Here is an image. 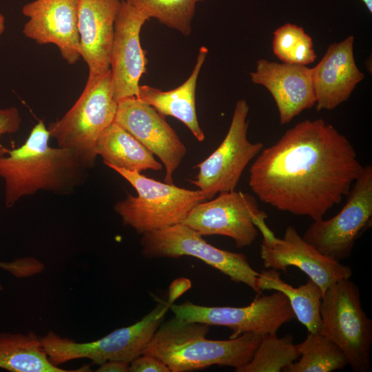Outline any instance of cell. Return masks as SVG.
Masks as SVG:
<instances>
[{
	"mask_svg": "<svg viewBox=\"0 0 372 372\" xmlns=\"http://www.w3.org/2000/svg\"><path fill=\"white\" fill-rule=\"evenodd\" d=\"M50 138L47 127L40 120L23 145L0 156L7 207L40 190L70 194L87 180L90 168L72 149L50 146Z\"/></svg>",
	"mask_w": 372,
	"mask_h": 372,
	"instance_id": "7a4b0ae2",
	"label": "cell"
},
{
	"mask_svg": "<svg viewBox=\"0 0 372 372\" xmlns=\"http://www.w3.org/2000/svg\"><path fill=\"white\" fill-rule=\"evenodd\" d=\"M300 356L293 337L278 338L276 333L262 335L251 360L236 372H279Z\"/></svg>",
	"mask_w": 372,
	"mask_h": 372,
	"instance_id": "d4e9b609",
	"label": "cell"
},
{
	"mask_svg": "<svg viewBox=\"0 0 372 372\" xmlns=\"http://www.w3.org/2000/svg\"><path fill=\"white\" fill-rule=\"evenodd\" d=\"M79 0H34L26 3L22 13L29 20L23 34L39 44H54L68 63L81 57L78 31Z\"/></svg>",
	"mask_w": 372,
	"mask_h": 372,
	"instance_id": "2e32d148",
	"label": "cell"
},
{
	"mask_svg": "<svg viewBox=\"0 0 372 372\" xmlns=\"http://www.w3.org/2000/svg\"><path fill=\"white\" fill-rule=\"evenodd\" d=\"M19 264L17 259L10 262H1L0 269H3L12 275H14L18 269Z\"/></svg>",
	"mask_w": 372,
	"mask_h": 372,
	"instance_id": "4dcf8cb0",
	"label": "cell"
},
{
	"mask_svg": "<svg viewBox=\"0 0 372 372\" xmlns=\"http://www.w3.org/2000/svg\"><path fill=\"white\" fill-rule=\"evenodd\" d=\"M347 196L335 216L313 220L302 236L321 254L339 262L350 256L355 241L371 226V165L363 166Z\"/></svg>",
	"mask_w": 372,
	"mask_h": 372,
	"instance_id": "9c48e42d",
	"label": "cell"
},
{
	"mask_svg": "<svg viewBox=\"0 0 372 372\" xmlns=\"http://www.w3.org/2000/svg\"><path fill=\"white\" fill-rule=\"evenodd\" d=\"M5 30V18L2 14L0 13V36L3 33Z\"/></svg>",
	"mask_w": 372,
	"mask_h": 372,
	"instance_id": "1f68e13d",
	"label": "cell"
},
{
	"mask_svg": "<svg viewBox=\"0 0 372 372\" xmlns=\"http://www.w3.org/2000/svg\"><path fill=\"white\" fill-rule=\"evenodd\" d=\"M130 363L110 360L99 364L97 372H129Z\"/></svg>",
	"mask_w": 372,
	"mask_h": 372,
	"instance_id": "f546056e",
	"label": "cell"
},
{
	"mask_svg": "<svg viewBox=\"0 0 372 372\" xmlns=\"http://www.w3.org/2000/svg\"><path fill=\"white\" fill-rule=\"evenodd\" d=\"M117 106L110 70L94 83L85 85L72 107L61 118L48 124L50 136L59 147L72 149L90 169L97 157L96 141L114 123Z\"/></svg>",
	"mask_w": 372,
	"mask_h": 372,
	"instance_id": "5b68a950",
	"label": "cell"
},
{
	"mask_svg": "<svg viewBox=\"0 0 372 372\" xmlns=\"http://www.w3.org/2000/svg\"><path fill=\"white\" fill-rule=\"evenodd\" d=\"M116 123L162 162L165 183L173 184V174L187 154V147L165 116L136 96L118 101Z\"/></svg>",
	"mask_w": 372,
	"mask_h": 372,
	"instance_id": "5bb4252c",
	"label": "cell"
},
{
	"mask_svg": "<svg viewBox=\"0 0 372 372\" xmlns=\"http://www.w3.org/2000/svg\"><path fill=\"white\" fill-rule=\"evenodd\" d=\"M3 290V286L0 284V291Z\"/></svg>",
	"mask_w": 372,
	"mask_h": 372,
	"instance_id": "836d02e7",
	"label": "cell"
},
{
	"mask_svg": "<svg viewBox=\"0 0 372 372\" xmlns=\"http://www.w3.org/2000/svg\"><path fill=\"white\" fill-rule=\"evenodd\" d=\"M261 291L274 290L287 298L296 318L307 328L308 332H320L322 326L320 305L322 292L310 278L304 285L294 287L285 282L277 270H262L258 276Z\"/></svg>",
	"mask_w": 372,
	"mask_h": 372,
	"instance_id": "603a6c76",
	"label": "cell"
},
{
	"mask_svg": "<svg viewBox=\"0 0 372 372\" xmlns=\"http://www.w3.org/2000/svg\"><path fill=\"white\" fill-rule=\"evenodd\" d=\"M95 153L110 168L117 167L141 172L159 171L163 165L144 145L115 123L107 127L98 138Z\"/></svg>",
	"mask_w": 372,
	"mask_h": 372,
	"instance_id": "44dd1931",
	"label": "cell"
},
{
	"mask_svg": "<svg viewBox=\"0 0 372 372\" xmlns=\"http://www.w3.org/2000/svg\"><path fill=\"white\" fill-rule=\"evenodd\" d=\"M208 54V49H199L194 69L187 79L178 87L163 91L147 85H139L137 97L154 107L161 114L173 116L181 121L199 141L205 140L196 109V90L200 70Z\"/></svg>",
	"mask_w": 372,
	"mask_h": 372,
	"instance_id": "ffe728a7",
	"label": "cell"
},
{
	"mask_svg": "<svg viewBox=\"0 0 372 372\" xmlns=\"http://www.w3.org/2000/svg\"><path fill=\"white\" fill-rule=\"evenodd\" d=\"M21 117L15 107L0 109V139L6 134H13L19 130ZM10 149L0 147V156L8 154Z\"/></svg>",
	"mask_w": 372,
	"mask_h": 372,
	"instance_id": "83f0119b",
	"label": "cell"
},
{
	"mask_svg": "<svg viewBox=\"0 0 372 372\" xmlns=\"http://www.w3.org/2000/svg\"><path fill=\"white\" fill-rule=\"evenodd\" d=\"M249 75L253 83L265 87L271 94L281 125L316 105L312 70L307 65L261 59Z\"/></svg>",
	"mask_w": 372,
	"mask_h": 372,
	"instance_id": "e0dca14e",
	"label": "cell"
},
{
	"mask_svg": "<svg viewBox=\"0 0 372 372\" xmlns=\"http://www.w3.org/2000/svg\"><path fill=\"white\" fill-rule=\"evenodd\" d=\"M149 19L189 36L197 3L204 0H123Z\"/></svg>",
	"mask_w": 372,
	"mask_h": 372,
	"instance_id": "484cf974",
	"label": "cell"
},
{
	"mask_svg": "<svg viewBox=\"0 0 372 372\" xmlns=\"http://www.w3.org/2000/svg\"><path fill=\"white\" fill-rule=\"evenodd\" d=\"M362 167L344 135L322 118L307 119L260 151L249 185L264 203L318 220L348 194Z\"/></svg>",
	"mask_w": 372,
	"mask_h": 372,
	"instance_id": "6da1fadb",
	"label": "cell"
},
{
	"mask_svg": "<svg viewBox=\"0 0 372 372\" xmlns=\"http://www.w3.org/2000/svg\"><path fill=\"white\" fill-rule=\"evenodd\" d=\"M297 345L300 353L299 360L282 371L330 372L348 365L342 350L320 332H308L306 339Z\"/></svg>",
	"mask_w": 372,
	"mask_h": 372,
	"instance_id": "cb8c5ba5",
	"label": "cell"
},
{
	"mask_svg": "<svg viewBox=\"0 0 372 372\" xmlns=\"http://www.w3.org/2000/svg\"><path fill=\"white\" fill-rule=\"evenodd\" d=\"M136 191L137 196L128 194L114 206L125 225L137 233L160 230L183 223L198 203L205 200L200 190L181 188L161 183L141 172L113 167Z\"/></svg>",
	"mask_w": 372,
	"mask_h": 372,
	"instance_id": "277c9868",
	"label": "cell"
},
{
	"mask_svg": "<svg viewBox=\"0 0 372 372\" xmlns=\"http://www.w3.org/2000/svg\"><path fill=\"white\" fill-rule=\"evenodd\" d=\"M370 13H372V0H361Z\"/></svg>",
	"mask_w": 372,
	"mask_h": 372,
	"instance_id": "d6a6232c",
	"label": "cell"
},
{
	"mask_svg": "<svg viewBox=\"0 0 372 372\" xmlns=\"http://www.w3.org/2000/svg\"><path fill=\"white\" fill-rule=\"evenodd\" d=\"M267 218L254 196L234 190L219 193L212 200L198 203L183 223L203 236L229 237L240 249L254 242L259 232L258 227Z\"/></svg>",
	"mask_w": 372,
	"mask_h": 372,
	"instance_id": "7c38bea8",
	"label": "cell"
},
{
	"mask_svg": "<svg viewBox=\"0 0 372 372\" xmlns=\"http://www.w3.org/2000/svg\"><path fill=\"white\" fill-rule=\"evenodd\" d=\"M258 231L262 236L260 256L266 269L286 272L289 267H296L319 286L322 294L337 281L352 275L349 266L321 254L293 226L286 228L281 238L266 223Z\"/></svg>",
	"mask_w": 372,
	"mask_h": 372,
	"instance_id": "4fadbf2b",
	"label": "cell"
},
{
	"mask_svg": "<svg viewBox=\"0 0 372 372\" xmlns=\"http://www.w3.org/2000/svg\"><path fill=\"white\" fill-rule=\"evenodd\" d=\"M354 37L331 44L313 68L312 82L318 111L332 110L347 101L364 74L353 53Z\"/></svg>",
	"mask_w": 372,
	"mask_h": 372,
	"instance_id": "d6986e66",
	"label": "cell"
},
{
	"mask_svg": "<svg viewBox=\"0 0 372 372\" xmlns=\"http://www.w3.org/2000/svg\"><path fill=\"white\" fill-rule=\"evenodd\" d=\"M209 325L187 322L174 316L162 322L142 355L156 358L171 372H188L211 365L228 366L235 371L252 358L262 335L244 333L227 340L205 338Z\"/></svg>",
	"mask_w": 372,
	"mask_h": 372,
	"instance_id": "3957f363",
	"label": "cell"
},
{
	"mask_svg": "<svg viewBox=\"0 0 372 372\" xmlns=\"http://www.w3.org/2000/svg\"><path fill=\"white\" fill-rule=\"evenodd\" d=\"M320 316V332L342 350L351 369L369 371L372 321L362 308L357 285L344 278L328 287L322 296Z\"/></svg>",
	"mask_w": 372,
	"mask_h": 372,
	"instance_id": "52a82bcc",
	"label": "cell"
},
{
	"mask_svg": "<svg viewBox=\"0 0 372 372\" xmlns=\"http://www.w3.org/2000/svg\"><path fill=\"white\" fill-rule=\"evenodd\" d=\"M273 35L272 50L282 62L307 65L316 60L312 38L302 27L287 23Z\"/></svg>",
	"mask_w": 372,
	"mask_h": 372,
	"instance_id": "4316f807",
	"label": "cell"
},
{
	"mask_svg": "<svg viewBox=\"0 0 372 372\" xmlns=\"http://www.w3.org/2000/svg\"><path fill=\"white\" fill-rule=\"evenodd\" d=\"M0 369L11 372H68L49 359L34 331L24 333L0 332Z\"/></svg>",
	"mask_w": 372,
	"mask_h": 372,
	"instance_id": "7402d4cb",
	"label": "cell"
},
{
	"mask_svg": "<svg viewBox=\"0 0 372 372\" xmlns=\"http://www.w3.org/2000/svg\"><path fill=\"white\" fill-rule=\"evenodd\" d=\"M169 309L175 317L185 321L228 327L232 331L229 338L247 333H276L296 318L287 298L278 291L268 296L258 294L250 304L242 307H205L185 301L172 304Z\"/></svg>",
	"mask_w": 372,
	"mask_h": 372,
	"instance_id": "30bf717a",
	"label": "cell"
},
{
	"mask_svg": "<svg viewBox=\"0 0 372 372\" xmlns=\"http://www.w3.org/2000/svg\"><path fill=\"white\" fill-rule=\"evenodd\" d=\"M249 107L245 99L235 105L228 132L218 148L196 165L198 173L191 183L210 200L217 194L234 191L246 167L264 148L247 138Z\"/></svg>",
	"mask_w": 372,
	"mask_h": 372,
	"instance_id": "8fae6325",
	"label": "cell"
},
{
	"mask_svg": "<svg viewBox=\"0 0 372 372\" xmlns=\"http://www.w3.org/2000/svg\"><path fill=\"white\" fill-rule=\"evenodd\" d=\"M129 372H171L168 366L156 358L141 355L130 363Z\"/></svg>",
	"mask_w": 372,
	"mask_h": 372,
	"instance_id": "f1b7e54d",
	"label": "cell"
},
{
	"mask_svg": "<svg viewBox=\"0 0 372 372\" xmlns=\"http://www.w3.org/2000/svg\"><path fill=\"white\" fill-rule=\"evenodd\" d=\"M149 19L121 0L115 23L110 64L113 94L119 101L137 96L139 81L148 61L140 43V32Z\"/></svg>",
	"mask_w": 372,
	"mask_h": 372,
	"instance_id": "9a60e30c",
	"label": "cell"
},
{
	"mask_svg": "<svg viewBox=\"0 0 372 372\" xmlns=\"http://www.w3.org/2000/svg\"><path fill=\"white\" fill-rule=\"evenodd\" d=\"M121 0H79L78 31L81 57L87 63L86 85L110 70V58L115 20Z\"/></svg>",
	"mask_w": 372,
	"mask_h": 372,
	"instance_id": "ac0fdd59",
	"label": "cell"
},
{
	"mask_svg": "<svg viewBox=\"0 0 372 372\" xmlns=\"http://www.w3.org/2000/svg\"><path fill=\"white\" fill-rule=\"evenodd\" d=\"M174 302L169 298L167 302L158 304L138 322L116 329L95 341L78 342L50 331L41 337L43 348L56 366L81 358L89 359L98 365L110 360L130 363L142 355Z\"/></svg>",
	"mask_w": 372,
	"mask_h": 372,
	"instance_id": "8992f818",
	"label": "cell"
},
{
	"mask_svg": "<svg viewBox=\"0 0 372 372\" xmlns=\"http://www.w3.org/2000/svg\"><path fill=\"white\" fill-rule=\"evenodd\" d=\"M141 245V254L146 258L194 256L229 276L231 281L244 283L257 294H262L258 285L259 273L251 267L244 254L210 245L184 223L142 234Z\"/></svg>",
	"mask_w": 372,
	"mask_h": 372,
	"instance_id": "ba28073f",
	"label": "cell"
}]
</instances>
